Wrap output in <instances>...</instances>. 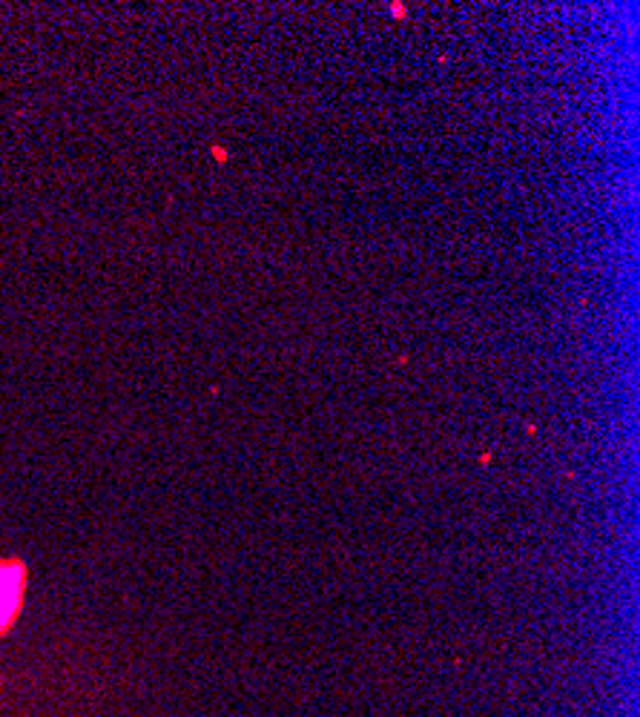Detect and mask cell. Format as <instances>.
<instances>
[{
	"instance_id": "1",
	"label": "cell",
	"mask_w": 640,
	"mask_h": 717,
	"mask_svg": "<svg viewBox=\"0 0 640 717\" xmlns=\"http://www.w3.org/2000/svg\"><path fill=\"white\" fill-rule=\"evenodd\" d=\"M23 591H26V571L18 559H6L0 562V634H4L23 603Z\"/></svg>"
}]
</instances>
